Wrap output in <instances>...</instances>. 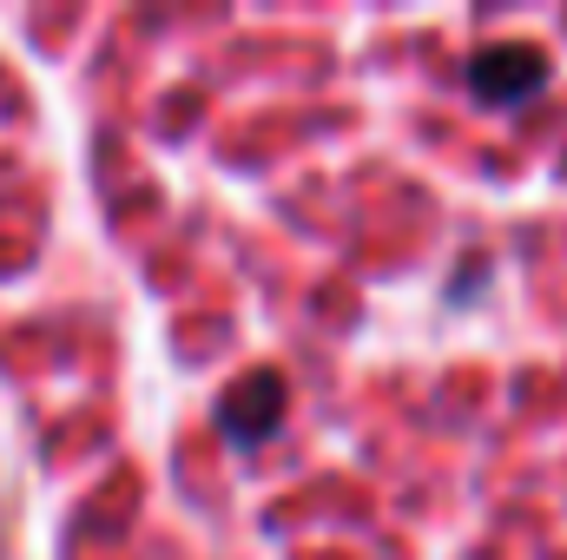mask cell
Listing matches in <instances>:
<instances>
[{
	"label": "cell",
	"instance_id": "2",
	"mask_svg": "<svg viewBox=\"0 0 567 560\" xmlns=\"http://www.w3.org/2000/svg\"><path fill=\"white\" fill-rule=\"evenodd\" d=\"M284 409H290L284 376H278V370H251V376H238V383L218 396V428H225V442L258 448V442H271V435H278Z\"/></svg>",
	"mask_w": 567,
	"mask_h": 560
},
{
	"label": "cell",
	"instance_id": "1",
	"mask_svg": "<svg viewBox=\"0 0 567 560\" xmlns=\"http://www.w3.org/2000/svg\"><path fill=\"white\" fill-rule=\"evenodd\" d=\"M462 80H468V93H475L482 106H528L535 93H548L555 66H548L542 46H528V40H502V46H482V53L468 60Z\"/></svg>",
	"mask_w": 567,
	"mask_h": 560
}]
</instances>
